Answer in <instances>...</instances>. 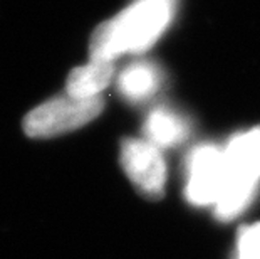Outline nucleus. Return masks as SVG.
<instances>
[{
    "label": "nucleus",
    "mask_w": 260,
    "mask_h": 259,
    "mask_svg": "<svg viewBox=\"0 0 260 259\" xmlns=\"http://www.w3.org/2000/svg\"><path fill=\"white\" fill-rule=\"evenodd\" d=\"M176 0H135L128 9L96 27L91 36V61H111L124 52H141L161 36Z\"/></svg>",
    "instance_id": "obj_1"
},
{
    "label": "nucleus",
    "mask_w": 260,
    "mask_h": 259,
    "mask_svg": "<svg viewBox=\"0 0 260 259\" xmlns=\"http://www.w3.org/2000/svg\"><path fill=\"white\" fill-rule=\"evenodd\" d=\"M260 182V126L237 135L223 150L222 189L215 216L232 220L248 206Z\"/></svg>",
    "instance_id": "obj_2"
},
{
    "label": "nucleus",
    "mask_w": 260,
    "mask_h": 259,
    "mask_svg": "<svg viewBox=\"0 0 260 259\" xmlns=\"http://www.w3.org/2000/svg\"><path fill=\"white\" fill-rule=\"evenodd\" d=\"M103 108L101 96H57L32 109L24 120V130L32 138H52L87 125L99 117Z\"/></svg>",
    "instance_id": "obj_3"
},
{
    "label": "nucleus",
    "mask_w": 260,
    "mask_h": 259,
    "mask_svg": "<svg viewBox=\"0 0 260 259\" xmlns=\"http://www.w3.org/2000/svg\"><path fill=\"white\" fill-rule=\"evenodd\" d=\"M121 165L128 179L143 194L159 199L167 182V165L159 153L148 140L126 138L121 143Z\"/></svg>",
    "instance_id": "obj_4"
},
{
    "label": "nucleus",
    "mask_w": 260,
    "mask_h": 259,
    "mask_svg": "<svg viewBox=\"0 0 260 259\" xmlns=\"http://www.w3.org/2000/svg\"><path fill=\"white\" fill-rule=\"evenodd\" d=\"M223 179V150L203 145L191 153L188 162L186 197L195 206L217 202Z\"/></svg>",
    "instance_id": "obj_5"
},
{
    "label": "nucleus",
    "mask_w": 260,
    "mask_h": 259,
    "mask_svg": "<svg viewBox=\"0 0 260 259\" xmlns=\"http://www.w3.org/2000/svg\"><path fill=\"white\" fill-rule=\"evenodd\" d=\"M114 76V63L111 61H91L71 71L66 82V95L74 98L99 96Z\"/></svg>",
    "instance_id": "obj_6"
},
{
    "label": "nucleus",
    "mask_w": 260,
    "mask_h": 259,
    "mask_svg": "<svg viewBox=\"0 0 260 259\" xmlns=\"http://www.w3.org/2000/svg\"><path fill=\"white\" fill-rule=\"evenodd\" d=\"M145 131L154 147H175L188 135L185 121L168 109H154L148 117Z\"/></svg>",
    "instance_id": "obj_7"
},
{
    "label": "nucleus",
    "mask_w": 260,
    "mask_h": 259,
    "mask_svg": "<svg viewBox=\"0 0 260 259\" xmlns=\"http://www.w3.org/2000/svg\"><path fill=\"white\" fill-rule=\"evenodd\" d=\"M158 71L149 64H133L119 74L118 88L129 100H145L158 88Z\"/></svg>",
    "instance_id": "obj_8"
},
{
    "label": "nucleus",
    "mask_w": 260,
    "mask_h": 259,
    "mask_svg": "<svg viewBox=\"0 0 260 259\" xmlns=\"http://www.w3.org/2000/svg\"><path fill=\"white\" fill-rule=\"evenodd\" d=\"M239 259H260V222L240 231Z\"/></svg>",
    "instance_id": "obj_9"
}]
</instances>
